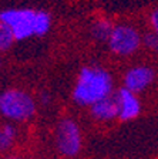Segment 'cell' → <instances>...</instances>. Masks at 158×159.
<instances>
[{
  "mask_svg": "<svg viewBox=\"0 0 158 159\" xmlns=\"http://www.w3.org/2000/svg\"><path fill=\"white\" fill-rule=\"evenodd\" d=\"M113 81L110 74L100 67H84L77 77L73 89V99L79 105H93L94 102L110 95Z\"/></svg>",
  "mask_w": 158,
  "mask_h": 159,
  "instance_id": "1",
  "label": "cell"
},
{
  "mask_svg": "<svg viewBox=\"0 0 158 159\" xmlns=\"http://www.w3.org/2000/svg\"><path fill=\"white\" fill-rule=\"evenodd\" d=\"M36 112V102L22 89H6L0 94V114L13 121H27Z\"/></svg>",
  "mask_w": 158,
  "mask_h": 159,
  "instance_id": "2",
  "label": "cell"
},
{
  "mask_svg": "<svg viewBox=\"0 0 158 159\" xmlns=\"http://www.w3.org/2000/svg\"><path fill=\"white\" fill-rule=\"evenodd\" d=\"M34 10L9 9L0 13V21L12 27L16 40H26L34 34Z\"/></svg>",
  "mask_w": 158,
  "mask_h": 159,
  "instance_id": "3",
  "label": "cell"
},
{
  "mask_svg": "<svg viewBox=\"0 0 158 159\" xmlns=\"http://www.w3.org/2000/svg\"><path fill=\"white\" fill-rule=\"evenodd\" d=\"M108 47L117 56H130L138 50L141 44V36L138 30L131 26H115L108 39Z\"/></svg>",
  "mask_w": 158,
  "mask_h": 159,
  "instance_id": "4",
  "label": "cell"
},
{
  "mask_svg": "<svg viewBox=\"0 0 158 159\" xmlns=\"http://www.w3.org/2000/svg\"><path fill=\"white\" fill-rule=\"evenodd\" d=\"M57 148L64 156H76L81 149V132L73 119L64 118L57 125Z\"/></svg>",
  "mask_w": 158,
  "mask_h": 159,
  "instance_id": "5",
  "label": "cell"
},
{
  "mask_svg": "<svg viewBox=\"0 0 158 159\" xmlns=\"http://www.w3.org/2000/svg\"><path fill=\"white\" fill-rule=\"evenodd\" d=\"M154 81V70L147 66L132 67L124 77V84L132 93H140Z\"/></svg>",
  "mask_w": 158,
  "mask_h": 159,
  "instance_id": "6",
  "label": "cell"
},
{
  "mask_svg": "<svg viewBox=\"0 0 158 159\" xmlns=\"http://www.w3.org/2000/svg\"><path fill=\"white\" fill-rule=\"evenodd\" d=\"M117 99H118L120 105V119L121 121H130L138 116L141 105H140L138 98L135 97V94L127 87L120 88L117 93Z\"/></svg>",
  "mask_w": 158,
  "mask_h": 159,
  "instance_id": "7",
  "label": "cell"
},
{
  "mask_svg": "<svg viewBox=\"0 0 158 159\" xmlns=\"http://www.w3.org/2000/svg\"><path fill=\"white\" fill-rule=\"evenodd\" d=\"M91 115L100 121H110L120 115V105L117 95H107L91 105Z\"/></svg>",
  "mask_w": 158,
  "mask_h": 159,
  "instance_id": "8",
  "label": "cell"
},
{
  "mask_svg": "<svg viewBox=\"0 0 158 159\" xmlns=\"http://www.w3.org/2000/svg\"><path fill=\"white\" fill-rule=\"evenodd\" d=\"M114 26L110 20L107 19H98L94 21L91 26V34L94 39L100 40V41H108L110 36H111Z\"/></svg>",
  "mask_w": 158,
  "mask_h": 159,
  "instance_id": "9",
  "label": "cell"
},
{
  "mask_svg": "<svg viewBox=\"0 0 158 159\" xmlns=\"http://www.w3.org/2000/svg\"><path fill=\"white\" fill-rule=\"evenodd\" d=\"M51 26V17L47 11H36L34 17V34L36 36H44L50 30Z\"/></svg>",
  "mask_w": 158,
  "mask_h": 159,
  "instance_id": "10",
  "label": "cell"
},
{
  "mask_svg": "<svg viewBox=\"0 0 158 159\" xmlns=\"http://www.w3.org/2000/svg\"><path fill=\"white\" fill-rule=\"evenodd\" d=\"M14 40H16V37H14L12 27L7 26L3 21H0V51L9 50L10 47L13 46Z\"/></svg>",
  "mask_w": 158,
  "mask_h": 159,
  "instance_id": "11",
  "label": "cell"
},
{
  "mask_svg": "<svg viewBox=\"0 0 158 159\" xmlns=\"http://www.w3.org/2000/svg\"><path fill=\"white\" fill-rule=\"evenodd\" d=\"M16 138V128L10 124H6L0 128V151H6L12 146Z\"/></svg>",
  "mask_w": 158,
  "mask_h": 159,
  "instance_id": "12",
  "label": "cell"
},
{
  "mask_svg": "<svg viewBox=\"0 0 158 159\" xmlns=\"http://www.w3.org/2000/svg\"><path fill=\"white\" fill-rule=\"evenodd\" d=\"M142 41L147 47H148L151 51L154 53H158V36L152 31V33H147L144 37H142Z\"/></svg>",
  "mask_w": 158,
  "mask_h": 159,
  "instance_id": "13",
  "label": "cell"
},
{
  "mask_svg": "<svg viewBox=\"0 0 158 159\" xmlns=\"http://www.w3.org/2000/svg\"><path fill=\"white\" fill-rule=\"evenodd\" d=\"M151 26H152V31L158 36V9H155L151 14Z\"/></svg>",
  "mask_w": 158,
  "mask_h": 159,
  "instance_id": "14",
  "label": "cell"
},
{
  "mask_svg": "<svg viewBox=\"0 0 158 159\" xmlns=\"http://www.w3.org/2000/svg\"><path fill=\"white\" fill-rule=\"evenodd\" d=\"M40 102L43 105H47L50 102V95L49 93H40Z\"/></svg>",
  "mask_w": 158,
  "mask_h": 159,
  "instance_id": "15",
  "label": "cell"
},
{
  "mask_svg": "<svg viewBox=\"0 0 158 159\" xmlns=\"http://www.w3.org/2000/svg\"><path fill=\"white\" fill-rule=\"evenodd\" d=\"M4 159H22L19 155H10V156H7V158H4Z\"/></svg>",
  "mask_w": 158,
  "mask_h": 159,
  "instance_id": "16",
  "label": "cell"
},
{
  "mask_svg": "<svg viewBox=\"0 0 158 159\" xmlns=\"http://www.w3.org/2000/svg\"><path fill=\"white\" fill-rule=\"evenodd\" d=\"M0 64H2V63H0Z\"/></svg>",
  "mask_w": 158,
  "mask_h": 159,
  "instance_id": "17",
  "label": "cell"
}]
</instances>
